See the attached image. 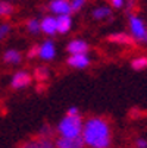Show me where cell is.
Masks as SVG:
<instances>
[{"instance_id":"cell-5","label":"cell","mask_w":147,"mask_h":148,"mask_svg":"<svg viewBox=\"0 0 147 148\" xmlns=\"http://www.w3.org/2000/svg\"><path fill=\"white\" fill-rule=\"evenodd\" d=\"M38 57L44 62H50L56 57V47H55V43L52 40L44 41V43L38 47Z\"/></svg>"},{"instance_id":"cell-14","label":"cell","mask_w":147,"mask_h":148,"mask_svg":"<svg viewBox=\"0 0 147 148\" xmlns=\"http://www.w3.org/2000/svg\"><path fill=\"white\" fill-rule=\"evenodd\" d=\"M3 60L6 63H9V65H18V63H21V60H22V54H21L18 50H15V49H10V50L5 51Z\"/></svg>"},{"instance_id":"cell-10","label":"cell","mask_w":147,"mask_h":148,"mask_svg":"<svg viewBox=\"0 0 147 148\" xmlns=\"http://www.w3.org/2000/svg\"><path fill=\"white\" fill-rule=\"evenodd\" d=\"M88 50H90V47L84 40H72L66 46V51L69 54H87Z\"/></svg>"},{"instance_id":"cell-9","label":"cell","mask_w":147,"mask_h":148,"mask_svg":"<svg viewBox=\"0 0 147 148\" xmlns=\"http://www.w3.org/2000/svg\"><path fill=\"white\" fill-rule=\"evenodd\" d=\"M21 148H55V142L52 138H43L38 136L34 139H30L21 145Z\"/></svg>"},{"instance_id":"cell-1","label":"cell","mask_w":147,"mask_h":148,"mask_svg":"<svg viewBox=\"0 0 147 148\" xmlns=\"http://www.w3.org/2000/svg\"><path fill=\"white\" fill-rule=\"evenodd\" d=\"M81 136L90 148H109L112 144L110 126L103 117H90L84 122Z\"/></svg>"},{"instance_id":"cell-15","label":"cell","mask_w":147,"mask_h":148,"mask_svg":"<svg viewBox=\"0 0 147 148\" xmlns=\"http://www.w3.org/2000/svg\"><path fill=\"white\" fill-rule=\"evenodd\" d=\"M49 76H50V72H49V69H47L46 66H38V68H35V71H34V78H35L38 82H46V81L49 79Z\"/></svg>"},{"instance_id":"cell-2","label":"cell","mask_w":147,"mask_h":148,"mask_svg":"<svg viewBox=\"0 0 147 148\" xmlns=\"http://www.w3.org/2000/svg\"><path fill=\"white\" fill-rule=\"evenodd\" d=\"M82 126H84V122L79 114H75V116L66 114L57 123L56 132L62 138H77V136H81L82 134Z\"/></svg>"},{"instance_id":"cell-13","label":"cell","mask_w":147,"mask_h":148,"mask_svg":"<svg viewBox=\"0 0 147 148\" xmlns=\"http://www.w3.org/2000/svg\"><path fill=\"white\" fill-rule=\"evenodd\" d=\"M56 25H57V32L59 34H66L71 27H72V19L71 15H60L56 18Z\"/></svg>"},{"instance_id":"cell-16","label":"cell","mask_w":147,"mask_h":148,"mask_svg":"<svg viewBox=\"0 0 147 148\" xmlns=\"http://www.w3.org/2000/svg\"><path fill=\"white\" fill-rule=\"evenodd\" d=\"M131 68H133L134 71H144V69H147V57H146V56L135 57V59L131 62Z\"/></svg>"},{"instance_id":"cell-8","label":"cell","mask_w":147,"mask_h":148,"mask_svg":"<svg viewBox=\"0 0 147 148\" xmlns=\"http://www.w3.org/2000/svg\"><path fill=\"white\" fill-rule=\"evenodd\" d=\"M66 63L74 69H86L90 65V57L88 54H71Z\"/></svg>"},{"instance_id":"cell-11","label":"cell","mask_w":147,"mask_h":148,"mask_svg":"<svg viewBox=\"0 0 147 148\" xmlns=\"http://www.w3.org/2000/svg\"><path fill=\"white\" fill-rule=\"evenodd\" d=\"M40 28L47 35H55L57 32V25H56V18L55 16H44L40 22Z\"/></svg>"},{"instance_id":"cell-3","label":"cell","mask_w":147,"mask_h":148,"mask_svg":"<svg viewBox=\"0 0 147 148\" xmlns=\"http://www.w3.org/2000/svg\"><path fill=\"white\" fill-rule=\"evenodd\" d=\"M128 25H130V32L134 41L147 44V27L144 21L138 18L137 15H130L128 16Z\"/></svg>"},{"instance_id":"cell-25","label":"cell","mask_w":147,"mask_h":148,"mask_svg":"<svg viewBox=\"0 0 147 148\" xmlns=\"http://www.w3.org/2000/svg\"><path fill=\"white\" fill-rule=\"evenodd\" d=\"M109 2H110V5L113 6V8H116V9H119V8H122L124 6V0H109Z\"/></svg>"},{"instance_id":"cell-22","label":"cell","mask_w":147,"mask_h":148,"mask_svg":"<svg viewBox=\"0 0 147 148\" xmlns=\"http://www.w3.org/2000/svg\"><path fill=\"white\" fill-rule=\"evenodd\" d=\"M10 32V25L9 24H0V41L5 40Z\"/></svg>"},{"instance_id":"cell-20","label":"cell","mask_w":147,"mask_h":148,"mask_svg":"<svg viewBox=\"0 0 147 148\" xmlns=\"http://www.w3.org/2000/svg\"><path fill=\"white\" fill-rule=\"evenodd\" d=\"M53 134H55V131L50 128V126H49V125H44L43 128L40 129L38 136H43V138H52V136H53Z\"/></svg>"},{"instance_id":"cell-19","label":"cell","mask_w":147,"mask_h":148,"mask_svg":"<svg viewBox=\"0 0 147 148\" xmlns=\"http://www.w3.org/2000/svg\"><path fill=\"white\" fill-rule=\"evenodd\" d=\"M27 28H28V31L32 32V34H37L38 31H41V28H40V22H38L37 19H30L28 22H27Z\"/></svg>"},{"instance_id":"cell-17","label":"cell","mask_w":147,"mask_h":148,"mask_svg":"<svg viewBox=\"0 0 147 148\" xmlns=\"http://www.w3.org/2000/svg\"><path fill=\"white\" fill-rule=\"evenodd\" d=\"M93 16L96 19H104V18H109L110 16V9L106 8V6H100L97 8L94 12H93Z\"/></svg>"},{"instance_id":"cell-24","label":"cell","mask_w":147,"mask_h":148,"mask_svg":"<svg viewBox=\"0 0 147 148\" xmlns=\"http://www.w3.org/2000/svg\"><path fill=\"white\" fill-rule=\"evenodd\" d=\"M135 147L137 148H147V139L146 138H138L135 141Z\"/></svg>"},{"instance_id":"cell-6","label":"cell","mask_w":147,"mask_h":148,"mask_svg":"<svg viewBox=\"0 0 147 148\" xmlns=\"http://www.w3.org/2000/svg\"><path fill=\"white\" fill-rule=\"evenodd\" d=\"M55 147L56 148H84L86 144H84L82 136H77V138H62V136H59L55 141Z\"/></svg>"},{"instance_id":"cell-4","label":"cell","mask_w":147,"mask_h":148,"mask_svg":"<svg viewBox=\"0 0 147 148\" xmlns=\"http://www.w3.org/2000/svg\"><path fill=\"white\" fill-rule=\"evenodd\" d=\"M32 82V75L28 73L27 71H18L10 81V87L13 90H21V88H27L31 85Z\"/></svg>"},{"instance_id":"cell-23","label":"cell","mask_w":147,"mask_h":148,"mask_svg":"<svg viewBox=\"0 0 147 148\" xmlns=\"http://www.w3.org/2000/svg\"><path fill=\"white\" fill-rule=\"evenodd\" d=\"M27 56H28L30 59H34V57H37V56H38V46H32V47L28 50Z\"/></svg>"},{"instance_id":"cell-21","label":"cell","mask_w":147,"mask_h":148,"mask_svg":"<svg viewBox=\"0 0 147 148\" xmlns=\"http://www.w3.org/2000/svg\"><path fill=\"white\" fill-rule=\"evenodd\" d=\"M86 5V0H71V12H78Z\"/></svg>"},{"instance_id":"cell-7","label":"cell","mask_w":147,"mask_h":148,"mask_svg":"<svg viewBox=\"0 0 147 148\" xmlns=\"http://www.w3.org/2000/svg\"><path fill=\"white\" fill-rule=\"evenodd\" d=\"M49 9L57 16L71 15V2L69 0H52L49 3Z\"/></svg>"},{"instance_id":"cell-26","label":"cell","mask_w":147,"mask_h":148,"mask_svg":"<svg viewBox=\"0 0 147 148\" xmlns=\"http://www.w3.org/2000/svg\"><path fill=\"white\" fill-rule=\"evenodd\" d=\"M127 6H128V13H130V10H133L134 8H137V0H128Z\"/></svg>"},{"instance_id":"cell-18","label":"cell","mask_w":147,"mask_h":148,"mask_svg":"<svg viewBox=\"0 0 147 148\" xmlns=\"http://www.w3.org/2000/svg\"><path fill=\"white\" fill-rule=\"evenodd\" d=\"M13 13V6L9 2L0 0V16H10Z\"/></svg>"},{"instance_id":"cell-27","label":"cell","mask_w":147,"mask_h":148,"mask_svg":"<svg viewBox=\"0 0 147 148\" xmlns=\"http://www.w3.org/2000/svg\"><path fill=\"white\" fill-rule=\"evenodd\" d=\"M66 114H69V116H75V114H79V113H78V109H77V107H69L68 112H66Z\"/></svg>"},{"instance_id":"cell-12","label":"cell","mask_w":147,"mask_h":148,"mask_svg":"<svg viewBox=\"0 0 147 148\" xmlns=\"http://www.w3.org/2000/svg\"><path fill=\"white\" fill-rule=\"evenodd\" d=\"M108 40L110 43H115V44H124V46H130L134 43V38L131 37V34H127V32H115V34H110L108 37Z\"/></svg>"}]
</instances>
